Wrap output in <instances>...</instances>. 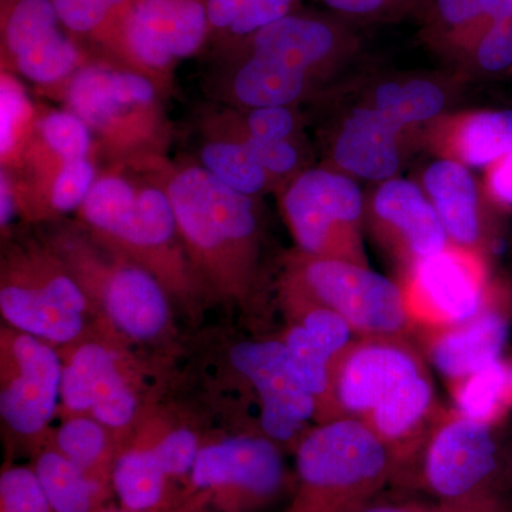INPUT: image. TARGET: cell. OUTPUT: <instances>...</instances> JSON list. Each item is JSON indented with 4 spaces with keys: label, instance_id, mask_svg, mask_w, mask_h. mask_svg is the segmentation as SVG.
<instances>
[{
    "label": "cell",
    "instance_id": "obj_1",
    "mask_svg": "<svg viewBox=\"0 0 512 512\" xmlns=\"http://www.w3.org/2000/svg\"><path fill=\"white\" fill-rule=\"evenodd\" d=\"M192 269L224 295L245 298L259 265L258 198L232 190L195 163L158 168Z\"/></svg>",
    "mask_w": 512,
    "mask_h": 512
},
{
    "label": "cell",
    "instance_id": "obj_2",
    "mask_svg": "<svg viewBox=\"0 0 512 512\" xmlns=\"http://www.w3.org/2000/svg\"><path fill=\"white\" fill-rule=\"evenodd\" d=\"M163 164L107 165L77 214L90 237L143 266L167 291L187 292L194 269L158 175Z\"/></svg>",
    "mask_w": 512,
    "mask_h": 512
},
{
    "label": "cell",
    "instance_id": "obj_3",
    "mask_svg": "<svg viewBox=\"0 0 512 512\" xmlns=\"http://www.w3.org/2000/svg\"><path fill=\"white\" fill-rule=\"evenodd\" d=\"M52 96L89 127L107 165L153 168L167 161L173 131L156 83L111 60H90Z\"/></svg>",
    "mask_w": 512,
    "mask_h": 512
},
{
    "label": "cell",
    "instance_id": "obj_4",
    "mask_svg": "<svg viewBox=\"0 0 512 512\" xmlns=\"http://www.w3.org/2000/svg\"><path fill=\"white\" fill-rule=\"evenodd\" d=\"M295 457L285 512H357L397 478L389 448L355 417L320 423L296 444Z\"/></svg>",
    "mask_w": 512,
    "mask_h": 512
},
{
    "label": "cell",
    "instance_id": "obj_5",
    "mask_svg": "<svg viewBox=\"0 0 512 512\" xmlns=\"http://www.w3.org/2000/svg\"><path fill=\"white\" fill-rule=\"evenodd\" d=\"M495 427L441 410L421 448L420 481L451 512H512Z\"/></svg>",
    "mask_w": 512,
    "mask_h": 512
},
{
    "label": "cell",
    "instance_id": "obj_6",
    "mask_svg": "<svg viewBox=\"0 0 512 512\" xmlns=\"http://www.w3.org/2000/svg\"><path fill=\"white\" fill-rule=\"evenodd\" d=\"M211 36L205 0H126L93 42L167 94L175 67Z\"/></svg>",
    "mask_w": 512,
    "mask_h": 512
},
{
    "label": "cell",
    "instance_id": "obj_7",
    "mask_svg": "<svg viewBox=\"0 0 512 512\" xmlns=\"http://www.w3.org/2000/svg\"><path fill=\"white\" fill-rule=\"evenodd\" d=\"M92 239L60 232L49 245L117 329L140 342L156 339L170 319L167 289L143 266Z\"/></svg>",
    "mask_w": 512,
    "mask_h": 512
},
{
    "label": "cell",
    "instance_id": "obj_8",
    "mask_svg": "<svg viewBox=\"0 0 512 512\" xmlns=\"http://www.w3.org/2000/svg\"><path fill=\"white\" fill-rule=\"evenodd\" d=\"M89 298L49 244L8 252L2 264L0 312L19 332L49 343H70L83 332Z\"/></svg>",
    "mask_w": 512,
    "mask_h": 512
},
{
    "label": "cell",
    "instance_id": "obj_9",
    "mask_svg": "<svg viewBox=\"0 0 512 512\" xmlns=\"http://www.w3.org/2000/svg\"><path fill=\"white\" fill-rule=\"evenodd\" d=\"M281 210L298 251L367 264L366 202L355 178L338 170H302L282 187Z\"/></svg>",
    "mask_w": 512,
    "mask_h": 512
},
{
    "label": "cell",
    "instance_id": "obj_10",
    "mask_svg": "<svg viewBox=\"0 0 512 512\" xmlns=\"http://www.w3.org/2000/svg\"><path fill=\"white\" fill-rule=\"evenodd\" d=\"M282 285L338 313L359 338H406L414 330L400 285L370 266L298 252L289 261Z\"/></svg>",
    "mask_w": 512,
    "mask_h": 512
},
{
    "label": "cell",
    "instance_id": "obj_11",
    "mask_svg": "<svg viewBox=\"0 0 512 512\" xmlns=\"http://www.w3.org/2000/svg\"><path fill=\"white\" fill-rule=\"evenodd\" d=\"M288 488L278 444L265 436H239L201 447L188 493L204 494L217 512H255L274 504Z\"/></svg>",
    "mask_w": 512,
    "mask_h": 512
},
{
    "label": "cell",
    "instance_id": "obj_12",
    "mask_svg": "<svg viewBox=\"0 0 512 512\" xmlns=\"http://www.w3.org/2000/svg\"><path fill=\"white\" fill-rule=\"evenodd\" d=\"M399 285L410 322L423 333L470 319L494 288L484 252L451 242L439 254L400 272Z\"/></svg>",
    "mask_w": 512,
    "mask_h": 512
},
{
    "label": "cell",
    "instance_id": "obj_13",
    "mask_svg": "<svg viewBox=\"0 0 512 512\" xmlns=\"http://www.w3.org/2000/svg\"><path fill=\"white\" fill-rule=\"evenodd\" d=\"M87 62L52 0H2V69L53 94Z\"/></svg>",
    "mask_w": 512,
    "mask_h": 512
},
{
    "label": "cell",
    "instance_id": "obj_14",
    "mask_svg": "<svg viewBox=\"0 0 512 512\" xmlns=\"http://www.w3.org/2000/svg\"><path fill=\"white\" fill-rule=\"evenodd\" d=\"M426 370L406 338L357 336L333 366L336 416L365 419L394 390Z\"/></svg>",
    "mask_w": 512,
    "mask_h": 512
},
{
    "label": "cell",
    "instance_id": "obj_15",
    "mask_svg": "<svg viewBox=\"0 0 512 512\" xmlns=\"http://www.w3.org/2000/svg\"><path fill=\"white\" fill-rule=\"evenodd\" d=\"M231 363L255 387L261 402V427L276 444L299 443L318 403L296 373L282 340L242 342L231 350Z\"/></svg>",
    "mask_w": 512,
    "mask_h": 512
},
{
    "label": "cell",
    "instance_id": "obj_16",
    "mask_svg": "<svg viewBox=\"0 0 512 512\" xmlns=\"http://www.w3.org/2000/svg\"><path fill=\"white\" fill-rule=\"evenodd\" d=\"M62 373L49 342L3 330L0 414L10 430L28 437L45 430L60 399Z\"/></svg>",
    "mask_w": 512,
    "mask_h": 512
},
{
    "label": "cell",
    "instance_id": "obj_17",
    "mask_svg": "<svg viewBox=\"0 0 512 512\" xmlns=\"http://www.w3.org/2000/svg\"><path fill=\"white\" fill-rule=\"evenodd\" d=\"M370 229L400 272L450 244L439 215L423 187L403 178L380 183L366 205Z\"/></svg>",
    "mask_w": 512,
    "mask_h": 512
},
{
    "label": "cell",
    "instance_id": "obj_18",
    "mask_svg": "<svg viewBox=\"0 0 512 512\" xmlns=\"http://www.w3.org/2000/svg\"><path fill=\"white\" fill-rule=\"evenodd\" d=\"M229 46L269 57L316 79L349 56L356 39L336 20L296 10Z\"/></svg>",
    "mask_w": 512,
    "mask_h": 512
},
{
    "label": "cell",
    "instance_id": "obj_19",
    "mask_svg": "<svg viewBox=\"0 0 512 512\" xmlns=\"http://www.w3.org/2000/svg\"><path fill=\"white\" fill-rule=\"evenodd\" d=\"M512 322V293L494 286L483 308L450 328L424 332L431 365L448 382L503 359Z\"/></svg>",
    "mask_w": 512,
    "mask_h": 512
},
{
    "label": "cell",
    "instance_id": "obj_20",
    "mask_svg": "<svg viewBox=\"0 0 512 512\" xmlns=\"http://www.w3.org/2000/svg\"><path fill=\"white\" fill-rule=\"evenodd\" d=\"M60 399L73 416L89 413L107 429H123L137 412L116 357L100 343H84L64 363Z\"/></svg>",
    "mask_w": 512,
    "mask_h": 512
},
{
    "label": "cell",
    "instance_id": "obj_21",
    "mask_svg": "<svg viewBox=\"0 0 512 512\" xmlns=\"http://www.w3.org/2000/svg\"><path fill=\"white\" fill-rule=\"evenodd\" d=\"M440 413L433 382L426 370L394 390L363 421L389 448L400 477L419 458Z\"/></svg>",
    "mask_w": 512,
    "mask_h": 512
},
{
    "label": "cell",
    "instance_id": "obj_22",
    "mask_svg": "<svg viewBox=\"0 0 512 512\" xmlns=\"http://www.w3.org/2000/svg\"><path fill=\"white\" fill-rule=\"evenodd\" d=\"M404 128L375 107H360L343 121L332 148L340 173L352 178L384 183L400 167V136Z\"/></svg>",
    "mask_w": 512,
    "mask_h": 512
},
{
    "label": "cell",
    "instance_id": "obj_23",
    "mask_svg": "<svg viewBox=\"0 0 512 512\" xmlns=\"http://www.w3.org/2000/svg\"><path fill=\"white\" fill-rule=\"evenodd\" d=\"M423 190L451 244L484 252L480 197L468 167L446 157L434 161L424 171Z\"/></svg>",
    "mask_w": 512,
    "mask_h": 512
},
{
    "label": "cell",
    "instance_id": "obj_24",
    "mask_svg": "<svg viewBox=\"0 0 512 512\" xmlns=\"http://www.w3.org/2000/svg\"><path fill=\"white\" fill-rule=\"evenodd\" d=\"M434 143L443 157L487 168L512 153V110L476 111L443 121Z\"/></svg>",
    "mask_w": 512,
    "mask_h": 512
},
{
    "label": "cell",
    "instance_id": "obj_25",
    "mask_svg": "<svg viewBox=\"0 0 512 512\" xmlns=\"http://www.w3.org/2000/svg\"><path fill=\"white\" fill-rule=\"evenodd\" d=\"M237 50V49H232ZM239 53L228 80V94L242 109L292 107L311 90L315 77L269 57Z\"/></svg>",
    "mask_w": 512,
    "mask_h": 512
},
{
    "label": "cell",
    "instance_id": "obj_26",
    "mask_svg": "<svg viewBox=\"0 0 512 512\" xmlns=\"http://www.w3.org/2000/svg\"><path fill=\"white\" fill-rule=\"evenodd\" d=\"M111 485L120 505L128 510H168L191 497L165 474L148 443L133 444L117 453Z\"/></svg>",
    "mask_w": 512,
    "mask_h": 512
},
{
    "label": "cell",
    "instance_id": "obj_27",
    "mask_svg": "<svg viewBox=\"0 0 512 512\" xmlns=\"http://www.w3.org/2000/svg\"><path fill=\"white\" fill-rule=\"evenodd\" d=\"M197 163L232 190L259 198L279 187L247 144L220 120H208Z\"/></svg>",
    "mask_w": 512,
    "mask_h": 512
},
{
    "label": "cell",
    "instance_id": "obj_28",
    "mask_svg": "<svg viewBox=\"0 0 512 512\" xmlns=\"http://www.w3.org/2000/svg\"><path fill=\"white\" fill-rule=\"evenodd\" d=\"M512 18V0H433L426 35L433 42L461 52L497 20Z\"/></svg>",
    "mask_w": 512,
    "mask_h": 512
},
{
    "label": "cell",
    "instance_id": "obj_29",
    "mask_svg": "<svg viewBox=\"0 0 512 512\" xmlns=\"http://www.w3.org/2000/svg\"><path fill=\"white\" fill-rule=\"evenodd\" d=\"M33 468L52 512H94L106 505L109 491L56 448L42 451Z\"/></svg>",
    "mask_w": 512,
    "mask_h": 512
},
{
    "label": "cell",
    "instance_id": "obj_30",
    "mask_svg": "<svg viewBox=\"0 0 512 512\" xmlns=\"http://www.w3.org/2000/svg\"><path fill=\"white\" fill-rule=\"evenodd\" d=\"M447 384L453 409L467 419L497 427L512 409L508 363L503 359Z\"/></svg>",
    "mask_w": 512,
    "mask_h": 512
},
{
    "label": "cell",
    "instance_id": "obj_31",
    "mask_svg": "<svg viewBox=\"0 0 512 512\" xmlns=\"http://www.w3.org/2000/svg\"><path fill=\"white\" fill-rule=\"evenodd\" d=\"M106 429L93 417L77 414L57 431L55 448L111 493V474L119 451L111 447Z\"/></svg>",
    "mask_w": 512,
    "mask_h": 512
},
{
    "label": "cell",
    "instance_id": "obj_32",
    "mask_svg": "<svg viewBox=\"0 0 512 512\" xmlns=\"http://www.w3.org/2000/svg\"><path fill=\"white\" fill-rule=\"evenodd\" d=\"M39 110L15 73H0V161L3 170L15 173L35 127Z\"/></svg>",
    "mask_w": 512,
    "mask_h": 512
},
{
    "label": "cell",
    "instance_id": "obj_33",
    "mask_svg": "<svg viewBox=\"0 0 512 512\" xmlns=\"http://www.w3.org/2000/svg\"><path fill=\"white\" fill-rule=\"evenodd\" d=\"M301 0H205L211 35L238 42L275 20L296 12Z\"/></svg>",
    "mask_w": 512,
    "mask_h": 512
},
{
    "label": "cell",
    "instance_id": "obj_34",
    "mask_svg": "<svg viewBox=\"0 0 512 512\" xmlns=\"http://www.w3.org/2000/svg\"><path fill=\"white\" fill-rule=\"evenodd\" d=\"M446 106V94L429 80L384 83L377 89L372 107L400 127L429 123L440 116Z\"/></svg>",
    "mask_w": 512,
    "mask_h": 512
},
{
    "label": "cell",
    "instance_id": "obj_35",
    "mask_svg": "<svg viewBox=\"0 0 512 512\" xmlns=\"http://www.w3.org/2000/svg\"><path fill=\"white\" fill-rule=\"evenodd\" d=\"M97 158L70 161L56 174L40 204L39 220L79 211L99 178Z\"/></svg>",
    "mask_w": 512,
    "mask_h": 512
},
{
    "label": "cell",
    "instance_id": "obj_36",
    "mask_svg": "<svg viewBox=\"0 0 512 512\" xmlns=\"http://www.w3.org/2000/svg\"><path fill=\"white\" fill-rule=\"evenodd\" d=\"M217 119L220 120L229 131H232L235 136H238L247 144L249 150L254 153L256 160H258L262 167L275 178L276 183L279 185L282 184V187H284L289 180H292L296 174L301 173L302 156L301 153H299V148L296 146L295 141H268L248 136L247 133H244V131L238 127L237 121H235L232 113H228L227 116L221 114Z\"/></svg>",
    "mask_w": 512,
    "mask_h": 512
},
{
    "label": "cell",
    "instance_id": "obj_37",
    "mask_svg": "<svg viewBox=\"0 0 512 512\" xmlns=\"http://www.w3.org/2000/svg\"><path fill=\"white\" fill-rule=\"evenodd\" d=\"M0 512H52L35 468L9 467L2 471Z\"/></svg>",
    "mask_w": 512,
    "mask_h": 512
},
{
    "label": "cell",
    "instance_id": "obj_38",
    "mask_svg": "<svg viewBox=\"0 0 512 512\" xmlns=\"http://www.w3.org/2000/svg\"><path fill=\"white\" fill-rule=\"evenodd\" d=\"M148 444L170 480L183 484L188 491L192 468L202 447L198 437L191 430L175 429Z\"/></svg>",
    "mask_w": 512,
    "mask_h": 512
},
{
    "label": "cell",
    "instance_id": "obj_39",
    "mask_svg": "<svg viewBox=\"0 0 512 512\" xmlns=\"http://www.w3.org/2000/svg\"><path fill=\"white\" fill-rule=\"evenodd\" d=\"M63 28L93 40L126 0H52Z\"/></svg>",
    "mask_w": 512,
    "mask_h": 512
},
{
    "label": "cell",
    "instance_id": "obj_40",
    "mask_svg": "<svg viewBox=\"0 0 512 512\" xmlns=\"http://www.w3.org/2000/svg\"><path fill=\"white\" fill-rule=\"evenodd\" d=\"M485 72H503L512 67V18L491 23L463 50Z\"/></svg>",
    "mask_w": 512,
    "mask_h": 512
},
{
    "label": "cell",
    "instance_id": "obj_41",
    "mask_svg": "<svg viewBox=\"0 0 512 512\" xmlns=\"http://www.w3.org/2000/svg\"><path fill=\"white\" fill-rule=\"evenodd\" d=\"M242 113H232V116L238 127L251 137L268 141L293 140L298 131V119L292 107H256L244 109Z\"/></svg>",
    "mask_w": 512,
    "mask_h": 512
},
{
    "label": "cell",
    "instance_id": "obj_42",
    "mask_svg": "<svg viewBox=\"0 0 512 512\" xmlns=\"http://www.w3.org/2000/svg\"><path fill=\"white\" fill-rule=\"evenodd\" d=\"M340 15L356 19H383L410 8H417L424 0H322Z\"/></svg>",
    "mask_w": 512,
    "mask_h": 512
},
{
    "label": "cell",
    "instance_id": "obj_43",
    "mask_svg": "<svg viewBox=\"0 0 512 512\" xmlns=\"http://www.w3.org/2000/svg\"><path fill=\"white\" fill-rule=\"evenodd\" d=\"M485 190L495 204L512 207V153L488 165Z\"/></svg>",
    "mask_w": 512,
    "mask_h": 512
},
{
    "label": "cell",
    "instance_id": "obj_44",
    "mask_svg": "<svg viewBox=\"0 0 512 512\" xmlns=\"http://www.w3.org/2000/svg\"><path fill=\"white\" fill-rule=\"evenodd\" d=\"M19 214L18 192L15 181L6 170H0V225L8 228L13 218Z\"/></svg>",
    "mask_w": 512,
    "mask_h": 512
},
{
    "label": "cell",
    "instance_id": "obj_45",
    "mask_svg": "<svg viewBox=\"0 0 512 512\" xmlns=\"http://www.w3.org/2000/svg\"><path fill=\"white\" fill-rule=\"evenodd\" d=\"M210 503H208V498L205 497L204 494L195 493L192 494L188 500H185L183 504L177 505L174 508H168V510H157V511H136V510H128V508L123 507V505H119V507H114V505H103L99 510L94 512H210Z\"/></svg>",
    "mask_w": 512,
    "mask_h": 512
},
{
    "label": "cell",
    "instance_id": "obj_46",
    "mask_svg": "<svg viewBox=\"0 0 512 512\" xmlns=\"http://www.w3.org/2000/svg\"><path fill=\"white\" fill-rule=\"evenodd\" d=\"M357 512H451L439 504L419 503H369Z\"/></svg>",
    "mask_w": 512,
    "mask_h": 512
},
{
    "label": "cell",
    "instance_id": "obj_47",
    "mask_svg": "<svg viewBox=\"0 0 512 512\" xmlns=\"http://www.w3.org/2000/svg\"><path fill=\"white\" fill-rule=\"evenodd\" d=\"M508 383H510V392L512 399V360L510 363H508Z\"/></svg>",
    "mask_w": 512,
    "mask_h": 512
},
{
    "label": "cell",
    "instance_id": "obj_48",
    "mask_svg": "<svg viewBox=\"0 0 512 512\" xmlns=\"http://www.w3.org/2000/svg\"><path fill=\"white\" fill-rule=\"evenodd\" d=\"M511 466H512V454H511Z\"/></svg>",
    "mask_w": 512,
    "mask_h": 512
}]
</instances>
